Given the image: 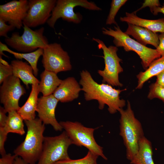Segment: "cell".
<instances>
[{"instance_id": "1", "label": "cell", "mask_w": 164, "mask_h": 164, "mask_svg": "<svg viewBox=\"0 0 164 164\" xmlns=\"http://www.w3.org/2000/svg\"><path fill=\"white\" fill-rule=\"evenodd\" d=\"M80 76L79 84L82 86L81 91L84 92V98L86 101L97 100L100 110L103 109L105 105H107L108 111L111 114L119 111L125 105V101L121 99L119 95L126 89H116L107 84H98L87 70H82Z\"/></svg>"}, {"instance_id": "2", "label": "cell", "mask_w": 164, "mask_h": 164, "mask_svg": "<svg viewBox=\"0 0 164 164\" xmlns=\"http://www.w3.org/2000/svg\"><path fill=\"white\" fill-rule=\"evenodd\" d=\"M27 132L24 141L14 151L28 164H36L42 153L45 137V124L39 118L25 121Z\"/></svg>"}, {"instance_id": "3", "label": "cell", "mask_w": 164, "mask_h": 164, "mask_svg": "<svg viewBox=\"0 0 164 164\" xmlns=\"http://www.w3.org/2000/svg\"><path fill=\"white\" fill-rule=\"evenodd\" d=\"M121 116L120 135L122 137L126 148L127 158L130 161L137 153L139 143L144 136L140 122L135 117L130 103L127 101L125 110L119 111Z\"/></svg>"}, {"instance_id": "4", "label": "cell", "mask_w": 164, "mask_h": 164, "mask_svg": "<svg viewBox=\"0 0 164 164\" xmlns=\"http://www.w3.org/2000/svg\"><path fill=\"white\" fill-rule=\"evenodd\" d=\"M114 29L103 27V34L114 38L113 43L117 47H123L127 52L131 51L136 53L142 60L144 69L146 70L155 60L161 57L156 49L146 47L131 38L123 32L118 26H114Z\"/></svg>"}, {"instance_id": "5", "label": "cell", "mask_w": 164, "mask_h": 164, "mask_svg": "<svg viewBox=\"0 0 164 164\" xmlns=\"http://www.w3.org/2000/svg\"><path fill=\"white\" fill-rule=\"evenodd\" d=\"M23 26L22 35L15 32L10 37L5 38V41L9 46L21 53H28L39 48L43 49L48 46V39L43 35L44 27L33 30L26 25Z\"/></svg>"}, {"instance_id": "6", "label": "cell", "mask_w": 164, "mask_h": 164, "mask_svg": "<svg viewBox=\"0 0 164 164\" xmlns=\"http://www.w3.org/2000/svg\"><path fill=\"white\" fill-rule=\"evenodd\" d=\"M59 123L64 129L73 144L85 147L93 153L107 160L103 153V147L99 145L94 139V132L96 128L85 127L77 121H61Z\"/></svg>"}, {"instance_id": "7", "label": "cell", "mask_w": 164, "mask_h": 164, "mask_svg": "<svg viewBox=\"0 0 164 164\" xmlns=\"http://www.w3.org/2000/svg\"><path fill=\"white\" fill-rule=\"evenodd\" d=\"M80 6L91 10L99 11L101 9L94 2L87 0H58L53 9L51 15L47 22L49 26L54 28L57 20L61 18L69 22L76 24L80 23L82 19V15L79 13H75L74 8Z\"/></svg>"}, {"instance_id": "8", "label": "cell", "mask_w": 164, "mask_h": 164, "mask_svg": "<svg viewBox=\"0 0 164 164\" xmlns=\"http://www.w3.org/2000/svg\"><path fill=\"white\" fill-rule=\"evenodd\" d=\"M93 40L98 44V47L103 51L105 67L103 70H98L97 73L103 78L102 83H107L112 86L122 87L119 74L123 70L120 63L122 60L118 56L117 47L113 46L107 47L104 43L98 39L93 38Z\"/></svg>"}, {"instance_id": "9", "label": "cell", "mask_w": 164, "mask_h": 164, "mask_svg": "<svg viewBox=\"0 0 164 164\" xmlns=\"http://www.w3.org/2000/svg\"><path fill=\"white\" fill-rule=\"evenodd\" d=\"M72 144L65 131L58 136L45 137L42 151L36 164H53L70 159L68 149Z\"/></svg>"}, {"instance_id": "10", "label": "cell", "mask_w": 164, "mask_h": 164, "mask_svg": "<svg viewBox=\"0 0 164 164\" xmlns=\"http://www.w3.org/2000/svg\"><path fill=\"white\" fill-rule=\"evenodd\" d=\"M42 56V63L44 70L57 74L72 69L70 56L60 44H49L43 49Z\"/></svg>"}, {"instance_id": "11", "label": "cell", "mask_w": 164, "mask_h": 164, "mask_svg": "<svg viewBox=\"0 0 164 164\" xmlns=\"http://www.w3.org/2000/svg\"><path fill=\"white\" fill-rule=\"evenodd\" d=\"M25 93L19 78L12 75L3 82L0 87V101L7 112L19 110V99Z\"/></svg>"}, {"instance_id": "12", "label": "cell", "mask_w": 164, "mask_h": 164, "mask_svg": "<svg viewBox=\"0 0 164 164\" xmlns=\"http://www.w3.org/2000/svg\"><path fill=\"white\" fill-rule=\"evenodd\" d=\"M56 0H29V9L23 21L25 25L34 28L44 24L51 15Z\"/></svg>"}, {"instance_id": "13", "label": "cell", "mask_w": 164, "mask_h": 164, "mask_svg": "<svg viewBox=\"0 0 164 164\" xmlns=\"http://www.w3.org/2000/svg\"><path fill=\"white\" fill-rule=\"evenodd\" d=\"M27 0H14L0 5V18L17 29L23 27L29 9Z\"/></svg>"}, {"instance_id": "14", "label": "cell", "mask_w": 164, "mask_h": 164, "mask_svg": "<svg viewBox=\"0 0 164 164\" xmlns=\"http://www.w3.org/2000/svg\"><path fill=\"white\" fill-rule=\"evenodd\" d=\"M59 101L53 94L38 98L36 109L39 119L45 125H50L56 131L63 128L55 117V109Z\"/></svg>"}, {"instance_id": "15", "label": "cell", "mask_w": 164, "mask_h": 164, "mask_svg": "<svg viewBox=\"0 0 164 164\" xmlns=\"http://www.w3.org/2000/svg\"><path fill=\"white\" fill-rule=\"evenodd\" d=\"M81 91L80 84L75 78L69 77L62 80L53 94L59 101L67 102L77 98Z\"/></svg>"}, {"instance_id": "16", "label": "cell", "mask_w": 164, "mask_h": 164, "mask_svg": "<svg viewBox=\"0 0 164 164\" xmlns=\"http://www.w3.org/2000/svg\"><path fill=\"white\" fill-rule=\"evenodd\" d=\"M128 27L125 32L131 35L138 43L146 46L151 45L156 48L158 46L159 40V35L146 28L127 23Z\"/></svg>"}, {"instance_id": "17", "label": "cell", "mask_w": 164, "mask_h": 164, "mask_svg": "<svg viewBox=\"0 0 164 164\" xmlns=\"http://www.w3.org/2000/svg\"><path fill=\"white\" fill-rule=\"evenodd\" d=\"M120 19L121 22L146 28L154 33L164 32V18L156 20L145 19L138 17L134 12H126L125 16L121 17Z\"/></svg>"}, {"instance_id": "18", "label": "cell", "mask_w": 164, "mask_h": 164, "mask_svg": "<svg viewBox=\"0 0 164 164\" xmlns=\"http://www.w3.org/2000/svg\"><path fill=\"white\" fill-rule=\"evenodd\" d=\"M10 64L13 75L20 79L27 88L29 84H39L40 81L34 75L32 67L27 63L16 60H12Z\"/></svg>"}, {"instance_id": "19", "label": "cell", "mask_w": 164, "mask_h": 164, "mask_svg": "<svg viewBox=\"0 0 164 164\" xmlns=\"http://www.w3.org/2000/svg\"><path fill=\"white\" fill-rule=\"evenodd\" d=\"M38 84L32 85L30 94L24 104L17 111L25 121L31 120L35 119L39 93Z\"/></svg>"}, {"instance_id": "20", "label": "cell", "mask_w": 164, "mask_h": 164, "mask_svg": "<svg viewBox=\"0 0 164 164\" xmlns=\"http://www.w3.org/2000/svg\"><path fill=\"white\" fill-rule=\"evenodd\" d=\"M4 51H7L13 54L17 60H25L32 67L34 75L35 76L37 75L39 70L37 67V63L39 58L43 55V49L39 48L30 53H17L11 50L6 45L0 42V56L4 55L6 57H9L4 53Z\"/></svg>"}, {"instance_id": "21", "label": "cell", "mask_w": 164, "mask_h": 164, "mask_svg": "<svg viewBox=\"0 0 164 164\" xmlns=\"http://www.w3.org/2000/svg\"><path fill=\"white\" fill-rule=\"evenodd\" d=\"M56 73L44 70L40 75V81L38 87L39 92L43 96H46L52 94L61 83Z\"/></svg>"}, {"instance_id": "22", "label": "cell", "mask_w": 164, "mask_h": 164, "mask_svg": "<svg viewBox=\"0 0 164 164\" xmlns=\"http://www.w3.org/2000/svg\"><path fill=\"white\" fill-rule=\"evenodd\" d=\"M153 151L151 142L144 136L139 143L136 154L131 161V164H155L153 159Z\"/></svg>"}, {"instance_id": "23", "label": "cell", "mask_w": 164, "mask_h": 164, "mask_svg": "<svg viewBox=\"0 0 164 164\" xmlns=\"http://www.w3.org/2000/svg\"><path fill=\"white\" fill-rule=\"evenodd\" d=\"M164 70V56L154 60L145 71L141 72L137 75L138 81L136 89H141L147 81Z\"/></svg>"}, {"instance_id": "24", "label": "cell", "mask_w": 164, "mask_h": 164, "mask_svg": "<svg viewBox=\"0 0 164 164\" xmlns=\"http://www.w3.org/2000/svg\"><path fill=\"white\" fill-rule=\"evenodd\" d=\"M7 120L5 126L3 127L8 133H12L22 135L25 133L24 120L16 111L8 112Z\"/></svg>"}, {"instance_id": "25", "label": "cell", "mask_w": 164, "mask_h": 164, "mask_svg": "<svg viewBox=\"0 0 164 164\" xmlns=\"http://www.w3.org/2000/svg\"><path fill=\"white\" fill-rule=\"evenodd\" d=\"M98 156L89 150L86 155L81 159L73 160L70 158L57 161L53 164H97Z\"/></svg>"}, {"instance_id": "26", "label": "cell", "mask_w": 164, "mask_h": 164, "mask_svg": "<svg viewBox=\"0 0 164 164\" xmlns=\"http://www.w3.org/2000/svg\"><path fill=\"white\" fill-rule=\"evenodd\" d=\"M127 0H112L111 4V8L106 19V25L114 24L117 26L115 18L120 8L127 2Z\"/></svg>"}, {"instance_id": "27", "label": "cell", "mask_w": 164, "mask_h": 164, "mask_svg": "<svg viewBox=\"0 0 164 164\" xmlns=\"http://www.w3.org/2000/svg\"><path fill=\"white\" fill-rule=\"evenodd\" d=\"M149 91L148 98L150 99L158 98L164 102V88L158 85L155 82L151 84L149 87Z\"/></svg>"}, {"instance_id": "28", "label": "cell", "mask_w": 164, "mask_h": 164, "mask_svg": "<svg viewBox=\"0 0 164 164\" xmlns=\"http://www.w3.org/2000/svg\"><path fill=\"white\" fill-rule=\"evenodd\" d=\"M13 75L12 66L11 64L5 66L0 63V84L9 77Z\"/></svg>"}, {"instance_id": "29", "label": "cell", "mask_w": 164, "mask_h": 164, "mask_svg": "<svg viewBox=\"0 0 164 164\" xmlns=\"http://www.w3.org/2000/svg\"><path fill=\"white\" fill-rule=\"evenodd\" d=\"M15 28V27L10 25H7L6 22L0 18V36H4L5 38L8 37L7 33Z\"/></svg>"}, {"instance_id": "30", "label": "cell", "mask_w": 164, "mask_h": 164, "mask_svg": "<svg viewBox=\"0 0 164 164\" xmlns=\"http://www.w3.org/2000/svg\"><path fill=\"white\" fill-rule=\"evenodd\" d=\"M8 134L3 127H0V153L2 156L6 154L4 145L7 138Z\"/></svg>"}, {"instance_id": "31", "label": "cell", "mask_w": 164, "mask_h": 164, "mask_svg": "<svg viewBox=\"0 0 164 164\" xmlns=\"http://www.w3.org/2000/svg\"><path fill=\"white\" fill-rule=\"evenodd\" d=\"M160 5V4L159 0H145L143 3L142 6L133 12L136 14L137 12L145 7H148L150 10L154 7H159Z\"/></svg>"}, {"instance_id": "32", "label": "cell", "mask_w": 164, "mask_h": 164, "mask_svg": "<svg viewBox=\"0 0 164 164\" xmlns=\"http://www.w3.org/2000/svg\"><path fill=\"white\" fill-rule=\"evenodd\" d=\"M17 156L10 153L6 154L2 156L0 159V164H14L15 158Z\"/></svg>"}, {"instance_id": "33", "label": "cell", "mask_w": 164, "mask_h": 164, "mask_svg": "<svg viewBox=\"0 0 164 164\" xmlns=\"http://www.w3.org/2000/svg\"><path fill=\"white\" fill-rule=\"evenodd\" d=\"M159 43L156 50L161 56H164V32L159 35Z\"/></svg>"}, {"instance_id": "34", "label": "cell", "mask_w": 164, "mask_h": 164, "mask_svg": "<svg viewBox=\"0 0 164 164\" xmlns=\"http://www.w3.org/2000/svg\"><path fill=\"white\" fill-rule=\"evenodd\" d=\"M7 112L4 107H0V127H4L6 124L8 116L6 115Z\"/></svg>"}, {"instance_id": "35", "label": "cell", "mask_w": 164, "mask_h": 164, "mask_svg": "<svg viewBox=\"0 0 164 164\" xmlns=\"http://www.w3.org/2000/svg\"><path fill=\"white\" fill-rule=\"evenodd\" d=\"M156 76L157 79L155 83L164 88V70L159 73Z\"/></svg>"}, {"instance_id": "36", "label": "cell", "mask_w": 164, "mask_h": 164, "mask_svg": "<svg viewBox=\"0 0 164 164\" xmlns=\"http://www.w3.org/2000/svg\"><path fill=\"white\" fill-rule=\"evenodd\" d=\"M151 12L154 15H156L159 13H162L164 14V4L162 6L155 7L150 10Z\"/></svg>"}, {"instance_id": "37", "label": "cell", "mask_w": 164, "mask_h": 164, "mask_svg": "<svg viewBox=\"0 0 164 164\" xmlns=\"http://www.w3.org/2000/svg\"><path fill=\"white\" fill-rule=\"evenodd\" d=\"M14 164H28L20 157L17 156L15 159Z\"/></svg>"}, {"instance_id": "38", "label": "cell", "mask_w": 164, "mask_h": 164, "mask_svg": "<svg viewBox=\"0 0 164 164\" xmlns=\"http://www.w3.org/2000/svg\"><path fill=\"white\" fill-rule=\"evenodd\" d=\"M2 56H0V63L5 66H9L10 64H9L7 61L3 60Z\"/></svg>"}, {"instance_id": "39", "label": "cell", "mask_w": 164, "mask_h": 164, "mask_svg": "<svg viewBox=\"0 0 164 164\" xmlns=\"http://www.w3.org/2000/svg\"></svg>"}]
</instances>
